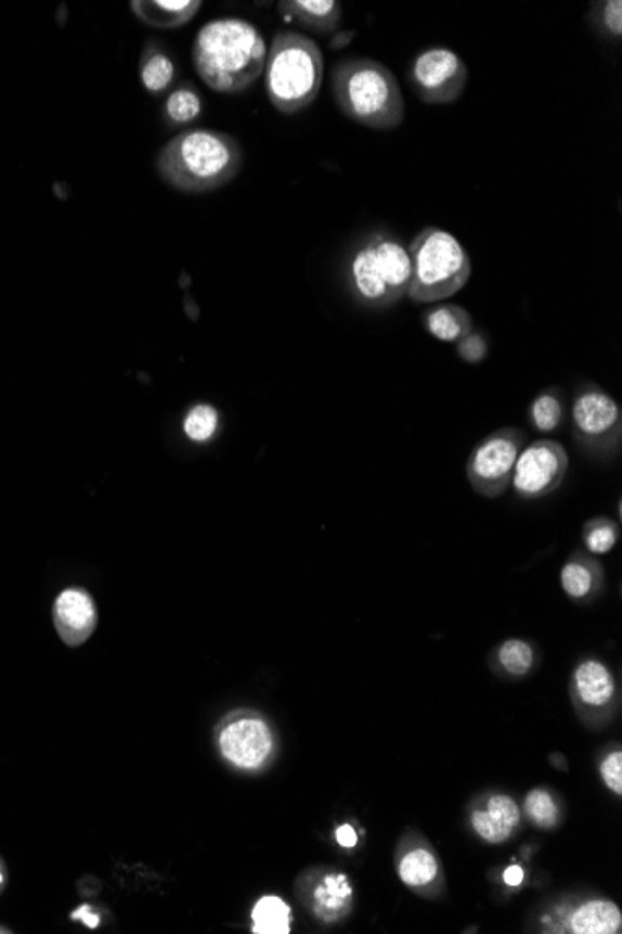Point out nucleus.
<instances>
[{"label": "nucleus", "mask_w": 622, "mask_h": 934, "mask_svg": "<svg viewBox=\"0 0 622 934\" xmlns=\"http://www.w3.org/2000/svg\"><path fill=\"white\" fill-rule=\"evenodd\" d=\"M265 38L252 23L238 17L209 21L193 46L199 79L219 93H241L265 72Z\"/></svg>", "instance_id": "obj_1"}, {"label": "nucleus", "mask_w": 622, "mask_h": 934, "mask_svg": "<svg viewBox=\"0 0 622 934\" xmlns=\"http://www.w3.org/2000/svg\"><path fill=\"white\" fill-rule=\"evenodd\" d=\"M160 179L181 193H209L228 185L243 168V148L232 135L189 129L157 155Z\"/></svg>", "instance_id": "obj_2"}, {"label": "nucleus", "mask_w": 622, "mask_h": 934, "mask_svg": "<svg viewBox=\"0 0 622 934\" xmlns=\"http://www.w3.org/2000/svg\"><path fill=\"white\" fill-rule=\"evenodd\" d=\"M339 111L371 129H396L404 119V100L396 75L373 59H347L332 74Z\"/></svg>", "instance_id": "obj_3"}, {"label": "nucleus", "mask_w": 622, "mask_h": 934, "mask_svg": "<svg viewBox=\"0 0 622 934\" xmlns=\"http://www.w3.org/2000/svg\"><path fill=\"white\" fill-rule=\"evenodd\" d=\"M265 90L272 106L297 114L318 100L325 60L318 43L304 34L278 33L267 53Z\"/></svg>", "instance_id": "obj_4"}, {"label": "nucleus", "mask_w": 622, "mask_h": 934, "mask_svg": "<svg viewBox=\"0 0 622 934\" xmlns=\"http://www.w3.org/2000/svg\"><path fill=\"white\" fill-rule=\"evenodd\" d=\"M412 264L409 297L419 305L442 303L461 292L471 277L470 256L453 233L437 226L417 233L409 246Z\"/></svg>", "instance_id": "obj_5"}, {"label": "nucleus", "mask_w": 622, "mask_h": 934, "mask_svg": "<svg viewBox=\"0 0 622 934\" xmlns=\"http://www.w3.org/2000/svg\"><path fill=\"white\" fill-rule=\"evenodd\" d=\"M352 290L364 305L385 308L409 293L412 264L409 248L399 239L377 233L352 254L349 267Z\"/></svg>", "instance_id": "obj_6"}, {"label": "nucleus", "mask_w": 622, "mask_h": 934, "mask_svg": "<svg viewBox=\"0 0 622 934\" xmlns=\"http://www.w3.org/2000/svg\"><path fill=\"white\" fill-rule=\"evenodd\" d=\"M526 440V433L518 427H502L484 437L471 450L466 463V477L474 490L483 497L496 498L509 489Z\"/></svg>", "instance_id": "obj_7"}, {"label": "nucleus", "mask_w": 622, "mask_h": 934, "mask_svg": "<svg viewBox=\"0 0 622 934\" xmlns=\"http://www.w3.org/2000/svg\"><path fill=\"white\" fill-rule=\"evenodd\" d=\"M570 418L574 438L585 450L609 453L621 445V409L602 388L589 385L578 392Z\"/></svg>", "instance_id": "obj_8"}, {"label": "nucleus", "mask_w": 622, "mask_h": 934, "mask_svg": "<svg viewBox=\"0 0 622 934\" xmlns=\"http://www.w3.org/2000/svg\"><path fill=\"white\" fill-rule=\"evenodd\" d=\"M468 67L448 47H430L417 54L411 67V85L417 98L429 105H448L463 95Z\"/></svg>", "instance_id": "obj_9"}, {"label": "nucleus", "mask_w": 622, "mask_h": 934, "mask_svg": "<svg viewBox=\"0 0 622 934\" xmlns=\"http://www.w3.org/2000/svg\"><path fill=\"white\" fill-rule=\"evenodd\" d=\"M567 472L569 456L563 446L549 438H541L520 451L510 485L518 497L536 500L563 484Z\"/></svg>", "instance_id": "obj_10"}, {"label": "nucleus", "mask_w": 622, "mask_h": 934, "mask_svg": "<svg viewBox=\"0 0 622 934\" xmlns=\"http://www.w3.org/2000/svg\"><path fill=\"white\" fill-rule=\"evenodd\" d=\"M220 750L233 765L243 769H256L271 754V731L258 718H243L230 724L222 731Z\"/></svg>", "instance_id": "obj_11"}, {"label": "nucleus", "mask_w": 622, "mask_h": 934, "mask_svg": "<svg viewBox=\"0 0 622 934\" xmlns=\"http://www.w3.org/2000/svg\"><path fill=\"white\" fill-rule=\"evenodd\" d=\"M53 622L59 637L67 645L77 648L80 643L87 642L88 638L92 637L98 623V612L92 597L79 588L62 591L54 601Z\"/></svg>", "instance_id": "obj_12"}, {"label": "nucleus", "mask_w": 622, "mask_h": 934, "mask_svg": "<svg viewBox=\"0 0 622 934\" xmlns=\"http://www.w3.org/2000/svg\"><path fill=\"white\" fill-rule=\"evenodd\" d=\"M278 8L287 23H298L313 33H338L341 25V4L336 0H285Z\"/></svg>", "instance_id": "obj_13"}, {"label": "nucleus", "mask_w": 622, "mask_h": 934, "mask_svg": "<svg viewBox=\"0 0 622 934\" xmlns=\"http://www.w3.org/2000/svg\"><path fill=\"white\" fill-rule=\"evenodd\" d=\"M518 821H520V809L517 802L505 795L492 796L483 809H477L471 816V824L477 834L490 843L507 840Z\"/></svg>", "instance_id": "obj_14"}, {"label": "nucleus", "mask_w": 622, "mask_h": 934, "mask_svg": "<svg viewBox=\"0 0 622 934\" xmlns=\"http://www.w3.org/2000/svg\"><path fill=\"white\" fill-rule=\"evenodd\" d=\"M137 20L155 28H178L186 25L198 14L199 0H133L131 4Z\"/></svg>", "instance_id": "obj_15"}, {"label": "nucleus", "mask_w": 622, "mask_h": 934, "mask_svg": "<svg viewBox=\"0 0 622 934\" xmlns=\"http://www.w3.org/2000/svg\"><path fill=\"white\" fill-rule=\"evenodd\" d=\"M574 684L580 700L593 707H600L615 694V681L611 677V671L598 661H585L580 664L574 671Z\"/></svg>", "instance_id": "obj_16"}, {"label": "nucleus", "mask_w": 622, "mask_h": 934, "mask_svg": "<svg viewBox=\"0 0 622 934\" xmlns=\"http://www.w3.org/2000/svg\"><path fill=\"white\" fill-rule=\"evenodd\" d=\"M621 925V910L611 901L585 903L570 921L572 933L576 934H615Z\"/></svg>", "instance_id": "obj_17"}, {"label": "nucleus", "mask_w": 622, "mask_h": 934, "mask_svg": "<svg viewBox=\"0 0 622 934\" xmlns=\"http://www.w3.org/2000/svg\"><path fill=\"white\" fill-rule=\"evenodd\" d=\"M425 327L440 342H458L471 332V316L463 306H432L425 314Z\"/></svg>", "instance_id": "obj_18"}, {"label": "nucleus", "mask_w": 622, "mask_h": 934, "mask_svg": "<svg viewBox=\"0 0 622 934\" xmlns=\"http://www.w3.org/2000/svg\"><path fill=\"white\" fill-rule=\"evenodd\" d=\"M140 79L150 93H163L172 87L176 66L160 47L147 46L140 60Z\"/></svg>", "instance_id": "obj_19"}, {"label": "nucleus", "mask_w": 622, "mask_h": 934, "mask_svg": "<svg viewBox=\"0 0 622 934\" xmlns=\"http://www.w3.org/2000/svg\"><path fill=\"white\" fill-rule=\"evenodd\" d=\"M254 933L287 934L291 929V908L276 895L261 897L252 910Z\"/></svg>", "instance_id": "obj_20"}, {"label": "nucleus", "mask_w": 622, "mask_h": 934, "mask_svg": "<svg viewBox=\"0 0 622 934\" xmlns=\"http://www.w3.org/2000/svg\"><path fill=\"white\" fill-rule=\"evenodd\" d=\"M530 420L541 433H554L565 420V401L561 392L548 388L536 396L530 405Z\"/></svg>", "instance_id": "obj_21"}, {"label": "nucleus", "mask_w": 622, "mask_h": 934, "mask_svg": "<svg viewBox=\"0 0 622 934\" xmlns=\"http://www.w3.org/2000/svg\"><path fill=\"white\" fill-rule=\"evenodd\" d=\"M351 895L352 890L349 886L347 877L338 873V875L325 877L323 882L315 888L313 897H315L319 914L326 918V920H332V918H336L347 907Z\"/></svg>", "instance_id": "obj_22"}, {"label": "nucleus", "mask_w": 622, "mask_h": 934, "mask_svg": "<svg viewBox=\"0 0 622 934\" xmlns=\"http://www.w3.org/2000/svg\"><path fill=\"white\" fill-rule=\"evenodd\" d=\"M202 98L193 87L173 90L165 103V118L170 126H189L202 116Z\"/></svg>", "instance_id": "obj_23"}, {"label": "nucleus", "mask_w": 622, "mask_h": 934, "mask_svg": "<svg viewBox=\"0 0 622 934\" xmlns=\"http://www.w3.org/2000/svg\"><path fill=\"white\" fill-rule=\"evenodd\" d=\"M438 866L435 856L430 855L429 850L417 848L404 856L401 866H399V877L404 884L409 886H425L429 882L435 881L437 877Z\"/></svg>", "instance_id": "obj_24"}, {"label": "nucleus", "mask_w": 622, "mask_h": 934, "mask_svg": "<svg viewBox=\"0 0 622 934\" xmlns=\"http://www.w3.org/2000/svg\"><path fill=\"white\" fill-rule=\"evenodd\" d=\"M596 578H598V573H596L595 567L585 564L583 560H570L569 564L565 565L563 571H561V584H563L565 593L572 599L589 597L596 588Z\"/></svg>", "instance_id": "obj_25"}, {"label": "nucleus", "mask_w": 622, "mask_h": 934, "mask_svg": "<svg viewBox=\"0 0 622 934\" xmlns=\"http://www.w3.org/2000/svg\"><path fill=\"white\" fill-rule=\"evenodd\" d=\"M497 663L502 664L510 676H526L535 663V653L530 643L522 640H507L497 650Z\"/></svg>", "instance_id": "obj_26"}, {"label": "nucleus", "mask_w": 622, "mask_h": 934, "mask_svg": "<svg viewBox=\"0 0 622 934\" xmlns=\"http://www.w3.org/2000/svg\"><path fill=\"white\" fill-rule=\"evenodd\" d=\"M219 430V412L211 405H196L185 418L186 437L194 443H206Z\"/></svg>", "instance_id": "obj_27"}, {"label": "nucleus", "mask_w": 622, "mask_h": 934, "mask_svg": "<svg viewBox=\"0 0 622 934\" xmlns=\"http://www.w3.org/2000/svg\"><path fill=\"white\" fill-rule=\"evenodd\" d=\"M591 17L596 23L598 30H602L609 38L619 40L622 36V2L621 0H606L593 4Z\"/></svg>", "instance_id": "obj_28"}, {"label": "nucleus", "mask_w": 622, "mask_h": 934, "mask_svg": "<svg viewBox=\"0 0 622 934\" xmlns=\"http://www.w3.org/2000/svg\"><path fill=\"white\" fill-rule=\"evenodd\" d=\"M526 811L531 817V821L543 829H552L556 824V802L544 791H531L526 798Z\"/></svg>", "instance_id": "obj_29"}, {"label": "nucleus", "mask_w": 622, "mask_h": 934, "mask_svg": "<svg viewBox=\"0 0 622 934\" xmlns=\"http://www.w3.org/2000/svg\"><path fill=\"white\" fill-rule=\"evenodd\" d=\"M617 543V526L609 521L598 519L587 524L585 530V545L593 554H606Z\"/></svg>", "instance_id": "obj_30"}, {"label": "nucleus", "mask_w": 622, "mask_h": 934, "mask_svg": "<svg viewBox=\"0 0 622 934\" xmlns=\"http://www.w3.org/2000/svg\"><path fill=\"white\" fill-rule=\"evenodd\" d=\"M457 355L468 364H479L489 355V344L481 332L471 331L457 342Z\"/></svg>", "instance_id": "obj_31"}, {"label": "nucleus", "mask_w": 622, "mask_h": 934, "mask_svg": "<svg viewBox=\"0 0 622 934\" xmlns=\"http://www.w3.org/2000/svg\"><path fill=\"white\" fill-rule=\"evenodd\" d=\"M600 772H602L604 782L608 785L613 793L617 795H621L622 793V754L621 752H613L611 756L606 757L602 763V767H600Z\"/></svg>", "instance_id": "obj_32"}, {"label": "nucleus", "mask_w": 622, "mask_h": 934, "mask_svg": "<svg viewBox=\"0 0 622 934\" xmlns=\"http://www.w3.org/2000/svg\"><path fill=\"white\" fill-rule=\"evenodd\" d=\"M357 38V33L354 30H345V33H334L331 38L332 51H341L347 46H351L352 40Z\"/></svg>", "instance_id": "obj_33"}, {"label": "nucleus", "mask_w": 622, "mask_h": 934, "mask_svg": "<svg viewBox=\"0 0 622 934\" xmlns=\"http://www.w3.org/2000/svg\"><path fill=\"white\" fill-rule=\"evenodd\" d=\"M72 920L85 921L90 929H95L100 925V916L95 914L88 905L80 907L79 910H75L74 914H72Z\"/></svg>", "instance_id": "obj_34"}, {"label": "nucleus", "mask_w": 622, "mask_h": 934, "mask_svg": "<svg viewBox=\"0 0 622 934\" xmlns=\"http://www.w3.org/2000/svg\"><path fill=\"white\" fill-rule=\"evenodd\" d=\"M336 840H338L341 847L352 848L358 843L357 832L349 824H344V827H339L336 830Z\"/></svg>", "instance_id": "obj_35"}, {"label": "nucleus", "mask_w": 622, "mask_h": 934, "mask_svg": "<svg viewBox=\"0 0 622 934\" xmlns=\"http://www.w3.org/2000/svg\"><path fill=\"white\" fill-rule=\"evenodd\" d=\"M504 881L507 882L509 886H518V884H522V868H518V866H510V868L505 869Z\"/></svg>", "instance_id": "obj_36"}, {"label": "nucleus", "mask_w": 622, "mask_h": 934, "mask_svg": "<svg viewBox=\"0 0 622 934\" xmlns=\"http://www.w3.org/2000/svg\"><path fill=\"white\" fill-rule=\"evenodd\" d=\"M8 875H7V866H4V861L0 860V894L4 892V886H7Z\"/></svg>", "instance_id": "obj_37"}, {"label": "nucleus", "mask_w": 622, "mask_h": 934, "mask_svg": "<svg viewBox=\"0 0 622 934\" xmlns=\"http://www.w3.org/2000/svg\"><path fill=\"white\" fill-rule=\"evenodd\" d=\"M0 933H10V931H8V929L0 927Z\"/></svg>", "instance_id": "obj_38"}]
</instances>
